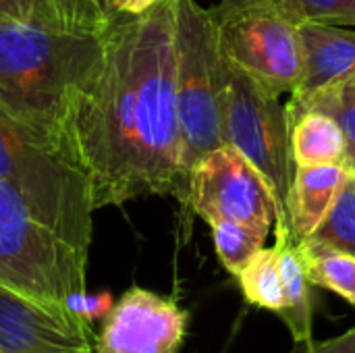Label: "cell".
Masks as SVG:
<instances>
[{"label": "cell", "mask_w": 355, "mask_h": 353, "mask_svg": "<svg viewBox=\"0 0 355 353\" xmlns=\"http://www.w3.org/2000/svg\"><path fill=\"white\" fill-rule=\"evenodd\" d=\"M310 285L329 289L355 308V256L304 239L295 243Z\"/></svg>", "instance_id": "cell-16"}, {"label": "cell", "mask_w": 355, "mask_h": 353, "mask_svg": "<svg viewBox=\"0 0 355 353\" xmlns=\"http://www.w3.org/2000/svg\"><path fill=\"white\" fill-rule=\"evenodd\" d=\"M67 156L87 177L96 210L179 196L175 0L114 19L102 64L73 102Z\"/></svg>", "instance_id": "cell-1"}, {"label": "cell", "mask_w": 355, "mask_h": 353, "mask_svg": "<svg viewBox=\"0 0 355 353\" xmlns=\"http://www.w3.org/2000/svg\"><path fill=\"white\" fill-rule=\"evenodd\" d=\"M223 137L227 146L241 152L266 179L277 204L275 227L289 231V189L295 162L287 110L279 98L260 92L233 67L227 71Z\"/></svg>", "instance_id": "cell-7"}, {"label": "cell", "mask_w": 355, "mask_h": 353, "mask_svg": "<svg viewBox=\"0 0 355 353\" xmlns=\"http://www.w3.org/2000/svg\"><path fill=\"white\" fill-rule=\"evenodd\" d=\"M210 229H212V239L220 264L233 277H237L243 270V266L250 262V258L264 248L272 227L239 223V221H218L212 223Z\"/></svg>", "instance_id": "cell-18"}, {"label": "cell", "mask_w": 355, "mask_h": 353, "mask_svg": "<svg viewBox=\"0 0 355 353\" xmlns=\"http://www.w3.org/2000/svg\"><path fill=\"white\" fill-rule=\"evenodd\" d=\"M212 12L229 67L272 98L295 89L304 64L295 19L270 0H220Z\"/></svg>", "instance_id": "cell-6"}, {"label": "cell", "mask_w": 355, "mask_h": 353, "mask_svg": "<svg viewBox=\"0 0 355 353\" xmlns=\"http://www.w3.org/2000/svg\"><path fill=\"white\" fill-rule=\"evenodd\" d=\"M275 248L279 252V266L283 279L285 306L281 318L285 320L293 343H306L312 339V298L310 281L304 273L302 260L297 256L295 241L287 229L275 227Z\"/></svg>", "instance_id": "cell-14"}, {"label": "cell", "mask_w": 355, "mask_h": 353, "mask_svg": "<svg viewBox=\"0 0 355 353\" xmlns=\"http://www.w3.org/2000/svg\"><path fill=\"white\" fill-rule=\"evenodd\" d=\"M291 152L295 166H318L347 160V137L341 125L327 112H306L291 127Z\"/></svg>", "instance_id": "cell-15"}, {"label": "cell", "mask_w": 355, "mask_h": 353, "mask_svg": "<svg viewBox=\"0 0 355 353\" xmlns=\"http://www.w3.org/2000/svg\"><path fill=\"white\" fill-rule=\"evenodd\" d=\"M289 353H355V325L339 337L327 339V341H306L295 343Z\"/></svg>", "instance_id": "cell-22"}, {"label": "cell", "mask_w": 355, "mask_h": 353, "mask_svg": "<svg viewBox=\"0 0 355 353\" xmlns=\"http://www.w3.org/2000/svg\"><path fill=\"white\" fill-rule=\"evenodd\" d=\"M302 40V77L289 94L285 106L289 125L302 117L304 106L324 89L341 83L355 73V31L341 25L327 23H300Z\"/></svg>", "instance_id": "cell-11"}, {"label": "cell", "mask_w": 355, "mask_h": 353, "mask_svg": "<svg viewBox=\"0 0 355 353\" xmlns=\"http://www.w3.org/2000/svg\"><path fill=\"white\" fill-rule=\"evenodd\" d=\"M112 306H114V302H112V298H110L108 293H98V295L83 293V295L75 302L73 312H75L79 318H83L85 322H92V320H96V318H104V316L110 312Z\"/></svg>", "instance_id": "cell-23"}, {"label": "cell", "mask_w": 355, "mask_h": 353, "mask_svg": "<svg viewBox=\"0 0 355 353\" xmlns=\"http://www.w3.org/2000/svg\"><path fill=\"white\" fill-rule=\"evenodd\" d=\"M237 281L250 304L268 312H283V279L279 266V252L275 246L258 250L237 275Z\"/></svg>", "instance_id": "cell-17"}, {"label": "cell", "mask_w": 355, "mask_h": 353, "mask_svg": "<svg viewBox=\"0 0 355 353\" xmlns=\"http://www.w3.org/2000/svg\"><path fill=\"white\" fill-rule=\"evenodd\" d=\"M183 210L208 225L239 221L275 227L277 223V204L266 179L227 144L204 156L191 171Z\"/></svg>", "instance_id": "cell-8"}, {"label": "cell", "mask_w": 355, "mask_h": 353, "mask_svg": "<svg viewBox=\"0 0 355 353\" xmlns=\"http://www.w3.org/2000/svg\"><path fill=\"white\" fill-rule=\"evenodd\" d=\"M239 2V0H223ZM283 8L297 23H327V25H354L355 0H270Z\"/></svg>", "instance_id": "cell-21"}, {"label": "cell", "mask_w": 355, "mask_h": 353, "mask_svg": "<svg viewBox=\"0 0 355 353\" xmlns=\"http://www.w3.org/2000/svg\"><path fill=\"white\" fill-rule=\"evenodd\" d=\"M0 179L75 248L89 252L94 193L87 177L50 141L0 110Z\"/></svg>", "instance_id": "cell-5"}, {"label": "cell", "mask_w": 355, "mask_h": 353, "mask_svg": "<svg viewBox=\"0 0 355 353\" xmlns=\"http://www.w3.org/2000/svg\"><path fill=\"white\" fill-rule=\"evenodd\" d=\"M94 2H96V4H100L102 8H106V10L114 12V10H112V6H110V0H94ZM114 15H116V12H114Z\"/></svg>", "instance_id": "cell-25"}, {"label": "cell", "mask_w": 355, "mask_h": 353, "mask_svg": "<svg viewBox=\"0 0 355 353\" xmlns=\"http://www.w3.org/2000/svg\"><path fill=\"white\" fill-rule=\"evenodd\" d=\"M162 0H110V6L116 15H144Z\"/></svg>", "instance_id": "cell-24"}, {"label": "cell", "mask_w": 355, "mask_h": 353, "mask_svg": "<svg viewBox=\"0 0 355 353\" xmlns=\"http://www.w3.org/2000/svg\"><path fill=\"white\" fill-rule=\"evenodd\" d=\"M85 270L87 252L56 233L0 179V285L46 308L73 312L87 293Z\"/></svg>", "instance_id": "cell-4"}, {"label": "cell", "mask_w": 355, "mask_h": 353, "mask_svg": "<svg viewBox=\"0 0 355 353\" xmlns=\"http://www.w3.org/2000/svg\"><path fill=\"white\" fill-rule=\"evenodd\" d=\"M308 239L355 256V169L349 171L329 214Z\"/></svg>", "instance_id": "cell-19"}, {"label": "cell", "mask_w": 355, "mask_h": 353, "mask_svg": "<svg viewBox=\"0 0 355 353\" xmlns=\"http://www.w3.org/2000/svg\"><path fill=\"white\" fill-rule=\"evenodd\" d=\"M0 17L104 33L119 15L94 0H0Z\"/></svg>", "instance_id": "cell-13"}, {"label": "cell", "mask_w": 355, "mask_h": 353, "mask_svg": "<svg viewBox=\"0 0 355 353\" xmlns=\"http://www.w3.org/2000/svg\"><path fill=\"white\" fill-rule=\"evenodd\" d=\"M177 112L181 129V185L177 202L185 204L187 181L196 164L225 144L223 117L229 64L218 44L212 8L196 0H175Z\"/></svg>", "instance_id": "cell-3"}, {"label": "cell", "mask_w": 355, "mask_h": 353, "mask_svg": "<svg viewBox=\"0 0 355 353\" xmlns=\"http://www.w3.org/2000/svg\"><path fill=\"white\" fill-rule=\"evenodd\" d=\"M85 353H96V352H94V350H87V352H85Z\"/></svg>", "instance_id": "cell-27"}, {"label": "cell", "mask_w": 355, "mask_h": 353, "mask_svg": "<svg viewBox=\"0 0 355 353\" xmlns=\"http://www.w3.org/2000/svg\"><path fill=\"white\" fill-rule=\"evenodd\" d=\"M89 322L69 310L46 308L0 285V353H85Z\"/></svg>", "instance_id": "cell-10"}, {"label": "cell", "mask_w": 355, "mask_h": 353, "mask_svg": "<svg viewBox=\"0 0 355 353\" xmlns=\"http://www.w3.org/2000/svg\"><path fill=\"white\" fill-rule=\"evenodd\" d=\"M104 40L106 31L0 17V110L67 156L71 108L102 64Z\"/></svg>", "instance_id": "cell-2"}, {"label": "cell", "mask_w": 355, "mask_h": 353, "mask_svg": "<svg viewBox=\"0 0 355 353\" xmlns=\"http://www.w3.org/2000/svg\"><path fill=\"white\" fill-rule=\"evenodd\" d=\"M349 171L347 162L295 166L289 189V233L295 243L308 239L324 221Z\"/></svg>", "instance_id": "cell-12"}, {"label": "cell", "mask_w": 355, "mask_h": 353, "mask_svg": "<svg viewBox=\"0 0 355 353\" xmlns=\"http://www.w3.org/2000/svg\"><path fill=\"white\" fill-rule=\"evenodd\" d=\"M189 314L168 298L131 287L104 316L96 353H179Z\"/></svg>", "instance_id": "cell-9"}, {"label": "cell", "mask_w": 355, "mask_h": 353, "mask_svg": "<svg viewBox=\"0 0 355 353\" xmlns=\"http://www.w3.org/2000/svg\"><path fill=\"white\" fill-rule=\"evenodd\" d=\"M349 166H352V169H355V160L354 162H349Z\"/></svg>", "instance_id": "cell-26"}, {"label": "cell", "mask_w": 355, "mask_h": 353, "mask_svg": "<svg viewBox=\"0 0 355 353\" xmlns=\"http://www.w3.org/2000/svg\"><path fill=\"white\" fill-rule=\"evenodd\" d=\"M327 112L331 114L343 129L345 137H347V164L355 160V73L349 75L347 79H343L341 83L324 89L322 94L314 96L306 106L304 112ZM300 117V119H302ZM297 119V121H300Z\"/></svg>", "instance_id": "cell-20"}]
</instances>
